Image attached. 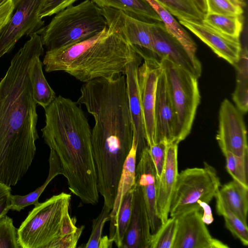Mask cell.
Returning a JSON list of instances; mask_svg holds the SVG:
<instances>
[{
	"label": "cell",
	"mask_w": 248,
	"mask_h": 248,
	"mask_svg": "<svg viewBox=\"0 0 248 248\" xmlns=\"http://www.w3.org/2000/svg\"><path fill=\"white\" fill-rule=\"evenodd\" d=\"M177 227L176 217H170L152 234L149 248H172Z\"/></svg>",
	"instance_id": "obj_31"
},
{
	"label": "cell",
	"mask_w": 248,
	"mask_h": 248,
	"mask_svg": "<svg viewBox=\"0 0 248 248\" xmlns=\"http://www.w3.org/2000/svg\"><path fill=\"white\" fill-rule=\"evenodd\" d=\"M236 71V85L232 100L242 113L248 109V59L247 46H241L238 61L234 65Z\"/></svg>",
	"instance_id": "obj_26"
},
{
	"label": "cell",
	"mask_w": 248,
	"mask_h": 248,
	"mask_svg": "<svg viewBox=\"0 0 248 248\" xmlns=\"http://www.w3.org/2000/svg\"><path fill=\"white\" fill-rule=\"evenodd\" d=\"M0 248H21L18 242L17 229L13 219L6 215L0 218Z\"/></svg>",
	"instance_id": "obj_33"
},
{
	"label": "cell",
	"mask_w": 248,
	"mask_h": 248,
	"mask_svg": "<svg viewBox=\"0 0 248 248\" xmlns=\"http://www.w3.org/2000/svg\"><path fill=\"white\" fill-rule=\"evenodd\" d=\"M178 145L174 143L168 144L162 172L156 180L157 210L161 225L168 219L170 201L179 173Z\"/></svg>",
	"instance_id": "obj_18"
},
{
	"label": "cell",
	"mask_w": 248,
	"mask_h": 248,
	"mask_svg": "<svg viewBox=\"0 0 248 248\" xmlns=\"http://www.w3.org/2000/svg\"><path fill=\"white\" fill-rule=\"evenodd\" d=\"M56 14L40 33L47 50L88 39L108 27L100 8L91 0L70 5Z\"/></svg>",
	"instance_id": "obj_5"
},
{
	"label": "cell",
	"mask_w": 248,
	"mask_h": 248,
	"mask_svg": "<svg viewBox=\"0 0 248 248\" xmlns=\"http://www.w3.org/2000/svg\"><path fill=\"white\" fill-rule=\"evenodd\" d=\"M84 229V226L78 227L74 232L60 237L49 245L47 248H75Z\"/></svg>",
	"instance_id": "obj_38"
},
{
	"label": "cell",
	"mask_w": 248,
	"mask_h": 248,
	"mask_svg": "<svg viewBox=\"0 0 248 248\" xmlns=\"http://www.w3.org/2000/svg\"><path fill=\"white\" fill-rule=\"evenodd\" d=\"M207 13H214L228 16L241 15L243 8L234 5L228 0H205Z\"/></svg>",
	"instance_id": "obj_35"
},
{
	"label": "cell",
	"mask_w": 248,
	"mask_h": 248,
	"mask_svg": "<svg viewBox=\"0 0 248 248\" xmlns=\"http://www.w3.org/2000/svg\"><path fill=\"white\" fill-rule=\"evenodd\" d=\"M99 8L120 10L134 18L145 22H162L160 17L147 0H91ZM151 23V22H150Z\"/></svg>",
	"instance_id": "obj_21"
},
{
	"label": "cell",
	"mask_w": 248,
	"mask_h": 248,
	"mask_svg": "<svg viewBox=\"0 0 248 248\" xmlns=\"http://www.w3.org/2000/svg\"><path fill=\"white\" fill-rule=\"evenodd\" d=\"M178 19L202 21L204 15L193 0H156Z\"/></svg>",
	"instance_id": "obj_30"
},
{
	"label": "cell",
	"mask_w": 248,
	"mask_h": 248,
	"mask_svg": "<svg viewBox=\"0 0 248 248\" xmlns=\"http://www.w3.org/2000/svg\"><path fill=\"white\" fill-rule=\"evenodd\" d=\"M216 140L223 153L248 155L247 133L242 113L227 99L221 102Z\"/></svg>",
	"instance_id": "obj_9"
},
{
	"label": "cell",
	"mask_w": 248,
	"mask_h": 248,
	"mask_svg": "<svg viewBox=\"0 0 248 248\" xmlns=\"http://www.w3.org/2000/svg\"><path fill=\"white\" fill-rule=\"evenodd\" d=\"M152 236L142 191L135 184L131 217L121 248H149Z\"/></svg>",
	"instance_id": "obj_16"
},
{
	"label": "cell",
	"mask_w": 248,
	"mask_h": 248,
	"mask_svg": "<svg viewBox=\"0 0 248 248\" xmlns=\"http://www.w3.org/2000/svg\"><path fill=\"white\" fill-rule=\"evenodd\" d=\"M14 10V0H0V31L10 20Z\"/></svg>",
	"instance_id": "obj_40"
},
{
	"label": "cell",
	"mask_w": 248,
	"mask_h": 248,
	"mask_svg": "<svg viewBox=\"0 0 248 248\" xmlns=\"http://www.w3.org/2000/svg\"><path fill=\"white\" fill-rule=\"evenodd\" d=\"M232 3L234 5H238L240 6L242 8H243L246 5V3L244 0H228Z\"/></svg>",
	"instance_id": "obj_44"
},
{
	"label": "cell",
	"mask_w": 248,
	"mask_h": 248,
	"mask_svg": "<svg viewBox=\"0 0 248 248\" xmlns=\"http://www.w3.org/2000/svg\"><path fill=\"white\" fill-rule=\"evenodd\" d=\"M154 54L159 60L167 58L199 78L202 65L196 57L191 56L180 42L166 29L164 25L151 23Z\"/></svg>",
	"instance_id": "obj_12"
},
{
	"label": "cell",
	"mask_w": 248,
	"mask_h": 248,
	"mask_svg": "<svg viewBox=\"0 0 248 248\" xmlns=\"http://www.w3.org/2000/svg\"><path fill=\"white\" fill-rule=\"evenodd\" d=\"M134 186L124 197L116 215L115 230L113 240L118 248L122 247L125 234L130 223L133 207Z\"/></svg>",
	"instance_id": "obj_29"
},
{
	"label": "cell",
	"mask_w": 248,
	"mask_h": 248,
	"mask_svg": "<svg viewBox=\"0 0 248 248\" xmlns=\"http://www.w3.org/2000/svg\"><path fill=\"white\" fill-rule=\"evenodd\" d=\"M48 162L49 173L44 184L26 195H12L11 210L20 212L29 205H36L38 204L39 197L50 181L57 175L63 174L62 167L59 158L52 149H50Z\"/></svg>",
	"instance_id": "obj_25"
},
{
	"label": "cell",
	"mask_w": 248,
	"mask_h": 248,
	"mask_svg": "<svg viewBox=\"0 0 248 248\" xmlns=\"http://www.w3.org/2000/svg\"><path fill=\"white\" fill-rule=\"evenodd\" d=\"M199 204L202 209V219L205 224L209 225L213 222L214 218L209 204L199 201Z\"/></svg>",
	"instance_id": "obj_41"
},
{
	"label": "cell",
	"mask_w": 248,
	"mask_h": 248,
	"mask_svg": "<svg viewBox=\"0 0 248 248\" xmlns=\"http://www.w3.org/2000/svg\"><path fill=\"white\" fill-rule=\"evenodd\" d=\"M113 241L107 235L102 236L99 243L98 248H110L112 246Z\"/></svg>",
	"instance_id": "obj_42"
},
{
	"label": "cell",
	"mask_w": 248,
	"mask_h": 248,
	"mask_svg": "<svg viewBox=\"0 0 248 248\" xmlns=\"http://www.w3.org/2000/svg\"><path fill=\"white\" fill-rule=\"evenodd\" d=\"M40 56L36 55L31 61L29 66V74L34 99L37 104L45 109L56 96L44 76Z\"/></svg>",
	"instance_id": "obj_22"
},
{
	"label": "cell",
	"mask_w": 248,
	"mask_h": 248,
	"mask_svg": "<svg viewBox=\"0 0 248 248\" xmlns=\"http://www.w3.org/2000/svg\"><path fill=\"white\" fill-rule=\"evenodd\" d=\"M223 155L226 158L228 172L233 180L248 188V155L238 156L228 152Z\"/></svg>",
	"instance_id": "obj_32"
},
{
	"label": "cell",
	"mask_w": 248,
	"mask_h": 248,
	"mask_svg": "<svg viewBox=\"0 0 248 248\" xmlns=\"http://www.w3.org/2000/svg\"><path fill=\"white\" fill-rule=\"evenodd\" d=\"M11 187L0 182V218L11 210L12 206Z\"/></svg>",
	"instance_id": "obj_39"
},
{
	"label": "cell",
	"mask_w": 248,
	"mask_h": 248,
	"mask_svg": "<svg viewBox=\"0 0 248 248\" xmlns=\"http://www.w3.org/2000/svg\"><path fill=\"white\" fill-rule=\"evenodd\" d=\"M160 17L167 31L183 46L189 54L196 57L197 45L173 16L156 0H147Z\"/></svg>",
	"instance_id": "obj_24"
},
{
	"label": "cell",
	"mask_w": 248,
	"mask_h": 248,
	"mask_svg": "<svg viewBox=\"0 0 248 248\" xmlns=\"http://www.w3.org/2000/svg\"><path fill=\"white\" fill-rule=\"evenodd\" d=\"M141 56L134 46L108 27L88 39L47 50V72L63 71L86 82L125 75L128 64Z\"/></svg>",
	"instance_id": "obj_3"
},
{
	"label": "cell",
	"mask_w": 248,
	"mask_h": 248,
	"mask_svg": "<svg viewBox=\"0 0 248 248\" xmlns=\"http://www.w3.org/2000/svg\"><path fill=\"white\" fill-rule=\"evenodd\" d=\"M140 56L127 65L126 77L128 106L133 129V140L137 143V156L148 146L145 137L141 104L138 81V70L141 62Z\"/></svg>",
	"instance_id": "obj_19"
},
{
	"label": "cell",
	"mask_w": 248,
	"mask_h": 248,
	"mask_svg": "<svg viewBox=\"0 0 248 248\" xmlns=\"http://www.w3.org/2000/svg\"><path fill=\"white\" fill-rule=\"evenodd\" d=\"M71 195L62 192L35 205L17 229L21 248H47L53 242L77 229L69 209Z\"/></svg>",
	"instance_id": "obj_4"
},
{
	"label": "cell",
	"mask_w": 248,
	"mask_h": 248,
	"mask_svg": "<svg viewBox=\"0 0 248 248\" xmlns=\"http://www.w3.org/2000/svg\"><path fill=\"white\" fill-rule=\"evenodd\" d=\"M135 184L142 193L148 211L151 231L156 232L161 226L156 204V175L148 146L143 148L137 156Z\"/></svg>",
	"instance_id": "obj_15"
},
{
	"label": "cell",
	"mask_w": 248,
	"mask_h": 248,
	"mask_svg": "<svg viewBox=\"0 0 248 248\" xmlns=\"http://www.w3.org/2000/svg\"><path fill=\"white\" fill-rule=\"evenodd\" d=\"M160 62L175 114V143L178 144L189 134L200 102L198 78L167 58Z\"/></svg>",
	"instance_id": "obj_6"
},
{
	"label": "cell",
	"mask_w": 248,
	"mask_h": 248,
	"mask_svg": "<svg viewBox=\"0 0 248 248\" xmlns=\"http://www.w3.org/2000/svg\"><path fill=\"white\" fill-rule=\"evenodd\" d=\"M45 0H14V10L0 31V58L11 51L24 35L39 34L45 21L39 16Z\"/></svg>",
	"instance_id": "obj_8"
},
{
	"label": "cell",
	"mask_w": 248,
	"mask_h": 248,
	"mask_svg": "<svg viewBox=\"0 0 248 248\" xmlns=\"http://www.w3.org/2000/svg\"><path fill=\"white\" fill-rule=\"evenodd\" d=\"M198 9L204 15L207 13L205 0H193Z\"/></svg>",
	"instance_id": "obj_43"
},
{
	"label": "cell",
	"mask_w": 248,
	"mask_h": 248,
	"mask_svg": "<svg viewBox=\"0 0 248 248\" xmlns=\"http://www.w3.org/2000/svg\"><path fill=\"white\" fill-rule=\"evenodd\" d=\"M215 198L216 201V211L218 215L222 216L228 230L237 238L245 246L248 245V227L229 208L220 196L219 191Z\"/></svg>",
	"instance_id": "obj_27"
},
{
	"label": "cell",
	"mask_w": 248,
	"mask_h": 248,
	"mask_svg": "<svg viewBox=\"0 0 248 248\" xmlns=\"http://www.w3.org/2000/svg\"><path fill=\"white\" fill-rule=\"evenodd\" d=\"M218 191L229 208L248 225V188L233 180L221 186Z\"/></svg>",
	"instance_id": "obj_23"
},
{
	"label": "cell",
	"mask_w": 248,
	"mask_h": 248,
	"mask_svg": "<svg viewBox=\"0 0 248 248\" xmlns=\"http://www.w3.org/2000/svg\"><path fill=\"white\" fill-rule=\"evenodd\" d=\"M203 23L228 35L240 37L243 27V16L206 13Z\"/></svg>",
	"instance_id": "obj_28"
},
{
	"label": "cell",
	"mask_w": 248,
	"mask_h": 248,
	"mask_svg": "<svg viewBox=\"0 0 248 248\" xmlns=\"http://www.w3.org/2000/svg\"><path fill=\"white\" fill-rule=\"evenodd\" d=\"M42 137L61 164L71 192L84 204L99 200L92 130L81 105L59 95L45 108Z\"/></svg>",
	"instance_id": "obj_2"
},
{
	"label": "cell",
	"mask_w": 248,
	"mask_h": 248,
	"mask_svg": "<svg viewBox=\"0 0 248 248\" xmlns=\"http://www.w3.org/2000/svg\"><path fill=\"white\" fill-rule=\"evenodd\" d=\"M202 211L194 209L178 216L172 248H228L212 237L202 219Z\"/></svg>",
	"instance_id": "obj_11"
},
{
	"label": "cell",
	"mask_w": 248,
	"mask_h": 248,
	"mask_svg": "<svg viewBox=\"0 0 248 248\" xmlns=\"http://www.w3.org/2000/svg\"><path fill=\"white\" fill-rule=\"evenodd\" d=\"M168 144L167 142L162 141L148 147L155 170L156 180L160 177L162 172Z\"/></svg>",
	"instance_id": "obj_36"
},
{
	"label": "cell",
	"mask_w": 248,
	"mask_h": 248,
	"mask_svg": "<svg viewBox=\"0 0 248 248\" xmlns=\"http://www.w3.org/2000/svg\"><path fill=\"white\" fill-rule=\"evenodd\" d=\"M155 124V144L162 141L168 144L175 143V114L168 91L165 76L162 68L156 87Z\"/></svg>",
	"instance_id": "obj_17"
},
{
	"label": "cell",
	"mask_w": 248,
	"mask_h": 248,
	"mask_svg": "<svg viewBox=\"0 0 248 248\" xmlns=\"http://www.w3.org/2000/svg\"><path fill=\"white\" fill-rule=\"evenodd\" d=\"M137 146V142L133 140L131 149L124 164L118 185L114 203L109 214L110 226L108 237L109 239L113 241L115 230L116 217L123 199L126 193L134 186L135 184Z\"/></svg>",
	"instance_id": "obj_20"
},
{
	"label": "cell",
	"mask_w": 248,
	"mask_h": 248,
	"mask_svg": "<svg viewBox=\"0 0 248 248\" xmlns=\"http://www.w3.org/2000/svg\"><path fill=\"white\" fill-rule=\"evenodd\" d=\"M11 61L0 81V182L15 186L36 153L38 115L29 66L44 53L40 35L33 33Z\"/></svg>",
	"instance_id": "obj_1"
},
{
	"label": "cell",
	"mask_w": 248,
	"mask_h": 248,
	"mask_svg": "<svg viewBox=\"0 0 248 248\" xmlns=\"http://www.w3.org/2000/svg\"><path fill=\"white\" fill-rule=\"evenodd\" d=\"M144 61L138 70V81L142 107L145 137L148 147L155 144V107L157 83L162 70L160 61L141 55Z\"/></svg>",
	"instance_id": "obj_10"
},
{
	"label": "cell",
	"mask_w": 248,
	"mask_h": 248,
	"mask_svg": "<svg viewBox=\"0 0 248 248\" xmlns=\"http://www.w3.org/2000/svg\"><path fill=\"white\" fill-rule=\"evenodd\" d=\"M100 9L109 29L119 34L129 44L150 52L156 58L154 52L151 23L136 19L115 9Z\"/></svg>",
	"instance_id": "obj_13"
},
{
	"label": "cell",
	"mask_w": 248,
	"mask_h": 248,
	"mask_svg": "<svg viewBox=\"0 0 248 248\" xmlns=\"http://www.w3.org/2000/svg\"><path fill=\"white\" fill-rule=\"evenodd\" d=\"M77 0H45L39 16L42 19L52 16L73 5Z\"/></svg>",
	"instance_id": "obj_37"
},
{
	"label": "cell",
	"mask_w": 248,
	"mask_h": 248,
	"mask_svg": "<svg viewBox=\"0 0 248 248\" xmlns=\"http://www.w3.org/2000/svg\"><path fill=\"white\" fill-rule=\"evenodd\" d=\"M221 184L216 169L206 162L202 168H187L178 173L171 197L169 214L177 217L194 209H201L202 201L209 204Z\"/></svg>",
	"instance_id": "obj_7"
},
{
	"label": "cell",
	"mask_w": 248,
	"mask_h": 248,
	"mask_svg": "<svg viewBox=\"0 0 248 248\" xmlns=\"http://www.w3.org/2000/svg\"><path fill=\"white\" fill-rule=\"evenodd\" d=\"M111 211L110 209L103 205L100 214L93 220L91 234L84 248H98L100 240L102 237V231L105 224L110 220L109 214Z\"/></svg>",
	"instance_id": "obj_34"
},
{
	"label": "cell",
	"mask_w": 248,
	"mask_h": 248,
	"mask_svg": "<svg viewBox=\"0 0 248 248\" xmlns=\"http://www.w3.org/2000/svg\"><path fill=\"white\" fill-rule=\"evenodd\" d=\"M186 27L206 44L219 57L234 66L239 59L242 45L238 37L225 34L202 21L179 19Z\"/></svg>",
	"instance_id": "obj_14"
}]
</instances>
